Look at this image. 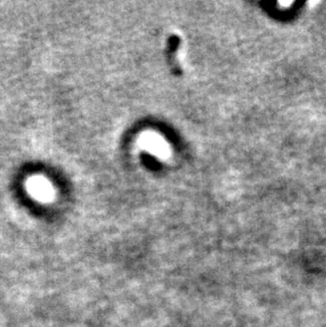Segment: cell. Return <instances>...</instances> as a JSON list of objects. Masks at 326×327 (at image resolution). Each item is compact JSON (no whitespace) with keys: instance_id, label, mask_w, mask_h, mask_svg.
Instances as JSON below:
<instances>
[{"instance_id":"obj_1","label":"cell","mask_w":326,"mask_h":327,"mask_svg":"<svg viewBox=\"0 0 326 327\" xmlns=\"http://www.w3.org/2000/svg\"><path fill=\"white\" fill-rule=\"evenodd\" d=\"M140 145L157 158L165 159L170 155L171 148L165 138L155 132H146L140 139Z\"/></svg>"},{"instance_id":"obj_2","label":"cell","mask_w":326,"mask_h":327,"mask_svg":"<svg viewBox=\"0 0 326 327\" xmlns=\"http://www.w3.org/2000/svg\"><path fill=\"white\" fill-rule=\"evenodd\" d=\"M28 189L31 195L42 201L50 200L54 195L53 186L45 177H33L28 182Z\"/></svg>"},{"instance_id":"obj_3","label":"cell","mask_w":326,"mask_h":327,"mask_svg":"<svg viewBox=\"0 0 326 327\" xmlns=\"http://www.w3.org/2000/svg\"><path fill=\"white\" fill-rule=\"evenodd\" d=\"M279 4H280L281 6H284V7H289V6L292 4V2H286V3H285V2H280Z\"/></svg>"}]
</instances>
